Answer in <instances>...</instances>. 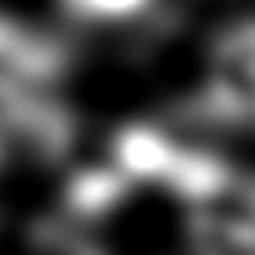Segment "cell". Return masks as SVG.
<instances>
[{"instance_id": "6da1fadb", "label": "cell", "mask_w": 255, "mask_h": 255, "mask_svg": "<svg viewBox=\"0 0 255 255\" xmlns=\"http://www.w3.org/2000/svg\"><path fill=\"white\" fill-rule=\"evenodd\" d=\"M176 115L187 126L255 129V14L212 36L201 79L176 105Z\"/></svg>"}, {"instance_id": "7a4b0ae2", "label": "cell", "mask_w": 255, "mask_h": 255, "mask_svg": "<svg viewBox=\"0 0 255 255\" xmlns=\"http://www.w3.org/2000/svg\"><path fill=\"white\" fill-rule=\"evenodd\" d=\"M112 165L133 187L137 183L169 187L191 209L219 194L237 173L212 151L187 147L173 140L165 129L144 126V123H129L112 137Z\"/></svg>"}, {"instance_id": "3957f363", "label": "cell", "mask_w": 255, "mask_h": 255, "mask_svg": "<svg viewBox=\"0 0 255 255\" xmlns=\"http://www.w3.org/2000/svg\"><path fill=\"white\" fill-rule=\"evenodd\" d=\"M0 133L11 151L54 162L76 140V112L43 87H0Z\"/></svg>"}, {"instance_id": "277c9868", "label": "cell", "mask_w": 255, "mask_h": 255, "mask_svg": "<svg viewBox=\"0 0 255 255\" xmlns=\"http://www.w3.org/2000/svg\"><path fill=\"white\" fill-rule=\"evenodd\" d=\"M191 255H255V173L234 180L187 212Z\"/></svg>"}, {"instance_id": "5b68a950", "label": "cell", "mask_w": 255, "mask_h": 255, "mask_svg": "<svg viewBox=\"0 0 255 255\" xmlns=\"http://www.w3.org/2000/svg\"><path fill=\"white\" fill-rule=\"evenodd\" d=\"M72 65V47L32 29L11 14H0V87H43L58 83Z\"/></svg>"}, {"instance_id": "8992f818", "label": "cell", "mask_w": 255, "mask_h": 255, "mask_svg": "<svg viewBox=\"0 0 255 255\" xmlns=\"http://www.w3.org/2000/svg\"><path fill=\"white\" fill-rule=\"evenodd\" d=\"M133 183L119 173V169L108 165H94V169H83L69 180L65 187V212L72 219H94V216H105L115 212L123 201L129 198Z\"/></svg>"}, {"instance_id": "52a82bcc", "label": "cell", "mask_w": 255, "mask_h": 255, "mask_svg": "<svg viewBox=\"0 0 255 255\" xmlns=\"http://www.w3.org/2000/svg\"><path fill=\"white\" fill-rule=\"evenodd\" d=\"M155 0H61V7L79 22H94V25H105V22H129L144 14Z\"/></svg>"}, {"instance_id": "ba28073f", "label": "cell", "mask_w": 255, "mask_h": 255, "mask_svg": "<svg viewBox=\"0 0 255 255\" xmlns=\"http://www.w3.org/2000/svg\"><path fill=\"white\" fill-rule=\"evenodd\" d=\"M7 158H11V144L4 140V133H0V165H4Z\"/></svg>"}]
</instances>
